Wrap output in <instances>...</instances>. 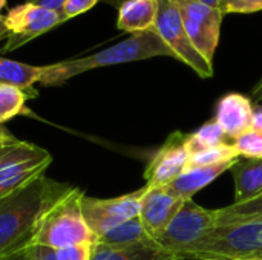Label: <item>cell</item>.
Returning a JSON list of instances; mask_svg holds the SVG:
<instances>
[{"instance_id": "6da1fadb", "label": "cell", "mask_w": 262, "mask_h": 260, "mask_svg": "<svg viewBox=\"0 0 262 260\" xmlns=\"http://www.w3.org/2000/svg\"><path fill=\"white\" fill-rule=\"evenodd\" d=\"M66 187L40 175L0 199V257L32 244L41 215Z\"/></svg>"}, {"instance_id": "7a4b0ae2", "label": "cell", "mask_w": 262, "mask_h": 260, "mask_svg": "<svg viewBox=\"0 0 262 260\" xmlns=\"http://www.w3.org/2000/svg\"><path fill=\"white\" fill-rule=\"evenodd\" d=\"M154 57H172L177 58L172 49L163 41V38L157 34L155 29H149L144 32L130 34L126 40L98 51L88 57L64 60L58 63H52L43 66L40 84L43 86H61L68 80L106 66H115L138 60H147Z\"/></svg>"}, {"instance_id": "3957f363", "label": "cell", "mask_w": 262, "mask_h": 260, "mask_svg": "<svg viewBox=\"0 0 262 260\" xmlns=\"http://www.w3.org/2000/svg\"><path fill=\"white\" fill-rule=\"evenodd\" d=\"M83 190L66 187L41 215L31 245H43L52 250L77 244H95L81 210Z\"/></svg>"}, {"instance_id": "277c9868", "label": "cell", "mask_w": 262, "mask_h": 260, "mask_svg": "<svg viewBox=\"0 0 262 260\" xmlns=\"http://www.w3.org/2000/svg\"><path fill=\"white\" fill-rule=\"evenodd\" d=\"M262 259V222L215 225L184 260Z\"/></svg>"}, {"instance_id": "5b68a950", "label": "cell", "mask_w": 262, "mask_h": 260, "mask_svg": "<svg viewBox=\"0 0 262 260\" xmlns=\"http://www.w3.org/2000/svg\"><path fill=\"white\" fill-rule=\"evenodd\" d=\"M51 162L48 150L28 141L17 139L0 147V199L45 175Z\"/></svg>"}, {"instance_id": "8992f818", "label": "cell", "mask_w": 262, "mask_h": 260, "mask_svg": "<svg viewBox=\"0 0 262 260\" xmlns=\"http://www.w3.org/2000/svg\"><path fill=\"white\" fill-rule=\"evenodd\" d=\"M216 225L215 211L203 208L193 199L184 201L169 227L157 241L158 247L184 260L186 254Z\"/></svg>"}, {"instance_id": "52a82bcc", "label": "cell", "mask_w": 262, "mask_h": 260, "mask_svg": "<svg viewBox=\"0 0 262 260\" xmlns=\"http://www.w3.org/2000/svg\"><path fill=\"white\" fill-rule=\"evenodd\" d=\"M154 29L172 49L177 60L190 66L203 78L213 75V63H209L192 44L173 0H158V14Z\"/></svg>"}, {"instance_id": "ba28073f", "label": "cell", "mask_w": 262, "mask_h": 260, "mask_svg": "<svg viewBox=\"0 0 262 260\" xmlns=\"http://www.w3.org/2000/svg\"><path fill=\"white\" fill-rule=\"evenodd\" d=\"M64 21L66 20L60 11L48 9L29 2L17 5L5 15V28L8 34L3 52L18 49Z\"/></svg>"}, {"instance_id": "9c48e42d", "label": "cell", "mask_w": 262, "mask_h": 260, "mask_svg": "<svg viewBox=\"0 0 262 260\" xmlns=\"http://www.w3.org/2000/svg\"><path fill=\"white\" fill-rule=\"evenodd\" d=\"M173 3L180 11L192 44L209 63H213L224 14L220 8L209 6L198 0H173Z\"/></svg>"}, {"instance_id": "30bf717a", "label": "cell", "mask_w": 262, "mask_h": 260, "mask_svg": "<svg viewBox=\"0 0 262 260\" xmlns=\"http://www.w3.org/2000/svg\"><path fill=\"white\" fill-rule=\"evenodd\" d=\"M144 193V187L118 196V198H91L83 195L81 198V210L86 219V224L95 239L103 236L111 228L138 218L140 213V202Z\"/></svg>"}, {"instance_id": "8fae6325", "label": "cell", "mask_w": 262, "mask_h": 260, "mask_svg": "<svg viewBox=\"0 0 262 260\" xmlns=\"http://www.w3.org/2000/svg\"><path fill=\"white\" fill-rule=\"evenodd\" d=\"M186 139V133L173 132L154 153L144 170L147 187H166L184 172L189 161Z\"/></svg>"}, {"instance_id": "7c38bea8", "label": "cell", "mask_w": 262, "mask_h": 260, "mask_svg": "<svg viewBox=\"0 0 262 260\" xmlns=\"http://www.w3.org/2000/svg\"><path fill=\"white\" fill-rule=\"evenodd\" d=\"M184 201L173 196L166 187H147L140 202L138 219L146 230L147 236L157 242L164 230L169 227L175 215L183 207Z\"/></svg>"}, {"instance_id": "4fadbf2b", "label": "cell", "mask_w": 262, "mask_h": 260, "mask_svg": "<svg viewBox=\"0 0 262 260\" xmlns=\"http://www.w3.org/2000/svg\"><path fill=\"white\" fill-rule=\"evenodd\" d=\"M253 106L250 98L241 93H227L218 104L215 112V121L223 129L224 135L230 139H236L247 130H250Z\"/></svg>"}, {"instance_id": "5bb4252c", "label": "cell", "mask_w": 262, "mask_h": 260, "mask_svg": "<svg viewBox=\"0 0 262 260\" xmlns=\"http://www.w3.org/2000/svg\"><path fill=\"white\" fill-rule=\"evenodd\" d=\"M236 161L209 166V167H186L184 172L178 178H175L169 185H166V188L173 196L183 201H190L200 190L206 188L216 178H220L224 172L230 170Z\"/></svg>"}, {"instance_id": "9a60e30c", "label": "cell", "mask_w": 262, "mask_h": 260, "mask_svg": "<svg viewBox=\"0 0 262 260\" xmlns=\"http://www.w3.org/2000/svg\"><path fill=\"white\" fill-rule=\"evenodd\" d=\"M235 202L244 204L262 198V158H243L232 166Z\"/></svg>"}, {"instance_id": "2e32d148", "label": "cell", "mask_w": 262, "mask_h": 260, "mask_svg": "<svg viewBox=\"0 0 262 260\" xmlns=\"http://www.w3.org/2000/svg\"><path fill=\"white\" fill-rule=\"evenodd\" d=\"M158 14V0H127L118 8L117 26L130 34L154 29Z\"/></svg>"}, {"instance_id": "e0dca14e", "label": "cell", "mask_w": 262, "mask_h": 260, "mask_svg": "<svg viewBox=\"0 0 262 260\" xmlns=\"http://www.w3.org/2000/svg\"><path fill=\"white\" fill-rule=\"evenodd\" d=\"M91 260H178V257L158 247L157 242L124 248L106 247L95 242Z\"/></svg>"}, {"instance_id": "ac0fdd59", "label": "cell", "mask_w": 262, "mask_h": 260, "mask_svg": "<svg viewBox=\"0 0 262 260\" xmlns=\"http://www.w3.org/2000/svg\"><path fill=\"white\" fill-rule=\"evenodd\" d=\"M41 69L43 66H32L0 55V84L14 86L23 90L29 98H34L38 95L34 84L40 83Z\"/></svg>"}, {"instance_id": "d6986e66", "label": "cell", "mask_w": 262, "mask_h": 260, "mask_svg": "<svg viewBox=\"0 0 262 260\" xmlns=\"http://www.w3.org/2000/svg\"><path fill=\"white\" fill-rule=\"evenodd\" d=\"M154 242L146 230L143 228L138 218H134L130 221H126L109 231H106L103 236L97 239V244L106 245V247H115V248H124V247H134V245H143Z\"/></svg>"}, {"instance_id": "ffe728a7", "label": "cell", "mask_w": 262, "mask_h": 260, "mask_svg": "<svg viewBox=\"0 0 262 260\" xmlns=\"http://www.w3.org/2000/svg\"><path fill=\"white\" fill-rule=\"evenodd\" d=\"M213 211L216 225L238 222H262V198L244 204H232L229 207Z\"/></svg>"}, {"instance_id": "44dd1931", "label": "cell", "mask_w": 262, "mask_h": 260, "mask_svg": "<svg viewBox=\"0 0 262 260\" xmlns=\"http://www.w3.org/2000/svg\"><path fill=\"white\" fill-rule=\"evenodd\" d=\"M226 139H227V136L224 135L220 124L215 120H212V121H207L206 124H203L193 133H189L187 139H186V146H187L189 155H192V153H198V152L216 147L220 144H224V143H227Z\"/></svg>"}, {"instance_id": "7402d4cb", "label": "cell", "mask_w": 262, "mask_h": 260, "mask_svg": "<svg viewBox=\"0 0 262 260\" xmlns=\"http://www.w3.org/2000/svg\"><path fill=\"white\" fill-rule=\"evenodd\" d=\"M239 159V155L232 143H224L216 147L189 155L187 167H209Z\"/></svg>"}, {"instance_id": "603a6c76", "label": "cell", "mask_w": 262, "mask_h": 260, "mask_svg": "<svg viewBox=\"0 0 262 260\" xmlns=\"http://www.w3.org/2000/svg\"><path fill=\"white\" fill-rule=\"evenodd\" d=\"M28 100L29 97L23 90L14 86L0 84V124L26 113Z\"/></svg>"}, {"instance_id": "cb8c5ba5", "label": "cell", "mask_w": 262, "mask_h": 260, "mask_svg": "<svg viewBox=\"0 0 262 260\" xmlns=\"http://www.w3.org/2000/svg\"><path fill=\"white\" fill-rule=\"evenodd\" d=\"M233 147L243 158H262V133L255 130H247L236 139H233Z\"/></svg>"}, {"instance_id": "d4e9b609", "label": "cell", "mask_w": 262, "mask_h": 260, "mask_svg": "<svg viewBox=\"0 0 262 260\" xmlns=\"http://www.w3.org/2000/svg\"><path fill=\"white\" fill-rule=\"evenodd\" d=\"M220 11L226 14H250L262 11V0H223Z\"/></svg>"}, {"instance_id": "484cf974", "label": "cell", "mask_w": 262, "mask_h": 260, "mask_svg": "<svg viewBox=\"0 0 262 260\" xmlns=\"http://www.w3.org/2000/svg\"><path fill=\"white\" fill-rule=\"evenodd\" d=\"M95 244H77L55 250L58 260H91Z\"/></svg>"}, {"instance_id": "4316f807", "label": "cell", "mask_w": 262, "mask_h": 260, "mask_svg": "<svg viewBox=\"0 0 262 260\" xmlns=\"http://www.w3.org/2000/svg\"><path fill=\"white\" fill-rule=\"evenodd\" d=\"M98 2H101V0H66L60 12H61L64 20H69V18L77 17L83 12H88Z\"/></svg>"}, {"instance_id": "83f0119b", "label": "cell", "mask_w": 262, "mask_h": 260, "mask_svg": "<svg viewBox=\"0 0 262 260\" xmlns=\"http://www.w3.org/2000/svg\"><path fill=\"white\" fill-rule=\"evenodd\" d=\"M28 260H58L55 250L43 245H29L26 248Z\"/></svg>"}, {"instance_id": "f1b7e54d", "label": "cell", "mask_w": 262, "mask_h": 260, "mask_svg": "<svg viewBox=\"0 0 262 260\" xmlns=\"http://www.w3.org/2000/svg\"><path fill=\"white\" fill-rule=\"evenodd\" d=\"M28 2L34 3V5H38V6H43V8H48V9L61 11L66 0H28Z\"/></svg>"}, {"instance_id": "f546056e", "label": "cell", "mask_w": 262, "mask_h": 260, "mask_svg": "<svg viewBox=\"0 0 262 260\" xmlns=\"http://www.w3.org/2000/svg\"><path fill=\"white\" fill-rule=\"evenodd\" d=\"M250 130L261 132L262 133V106L256 107V109H253L252 123H250Z\"/></svg>"}, {"instance_id": "4dcf8cb0", "label": "cell", "mask_w": 262, "mask_h": 260, "mask_svg": "<svg viewBox=\"0 0 262 260\" xmlns=\"http://www.w3.org/2000/svg\"><path fill=\"white\" fill-rule=\"evenodd\" d=\"M18 138H15L3 124H0V147L6 146V144H11V143H15Z\"/></svg>"}, {"instance_id": "1f68e13d", "label": "cell", "mask_w": 262, "mask_h": 260, "mask_svg": "<svg viewBox=\"0 0 262 260\" xmlns=\"http://www.w3.org/2000/svg\"><path fill=\"white\" fill-rule=\"evenodd\" d=\"M0 260H28V253H26V248L23 250H18V251H14L11 254H6V256H2Z\"/></svg>"}, {"instance_id": "d6a6232c", "label": "cell", "mask_w": 262, "mask_h": 260, "mask_svg": "<svg viewBox=\"0 0 262 260\" xmlns=\"http://www.w3.org/2000/svg\"><path fill=\"white\" fill-rule=\"evenodd\" d=\"M6 28H5V17L3 15H0V40H3V38H6Z\"/></svg>"}, {"instance_id": "836d02e7", "label": "cell", "mask_w": 262, "mask_h": 260, "mask_svg": "<svg viewBox=\"0 0 262 260\" xmlns=\"http://www.w3.org/2000/svg\"><path fill=\"white\" fill-rule=\"evenodd\" d=\"M253 97H255L256 100H262V78H261V81L256 84L255 90H253Z\"/></svg>"}, {"instance_id": "e575fe53", "label": "cell", "mask_w": 262, "mask_h": 260, "mask_svg": "<svg viewBox=\"0 0 262 260\" xmlns=\"http://www.w3.org/2000/svg\"><path fill=\"white\" fill-rule=\"evenodd\" d=\"M103 3H107V5H111V6H114V8H120L124 2H127V0H101Z\"/></svg>"}, {"instance_id": "d590c367", "label": "cell", "mask_w": 262, "mask_h": 260, "mask_svg": "<svg viewBox=\"0 0 262 260\" xmlns=\"http://www.w3.org/2000/svg\"><path fill=\"white\" fill-rule=\"evenodd\" d=\"M198 2H203V3H206L209 6H213V8H220V3L223 0H198Z\"/></svg>"}, {"instance_id": "8d00e7d4", "label": "cell", "mask_w": 262, "mask_h": 260, "mask_svg": "<svg viewBox=\"0 0 262 260\" xmlns=\"http://www.w3.org/2000/svg\"><path fill=\"white\" fill-rule=\"evenodd\" d=\"M5 6H6V0H0V15H2V11Z\"/></svg>"}, {"instance_id": "74e56055", "label": "cell", "mask_w": 262, "mask_h": 260, "mask_svg": "<svg viewBox=\"0 0 262 260\" xmlns=\"http://www.w3.org/2000/svg\"><path fill=\"white\" fill-rule=\"evenodd\" d=\"M250 260H262V259H250Z\"/></svg>"}]
</instances>
